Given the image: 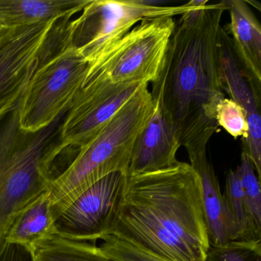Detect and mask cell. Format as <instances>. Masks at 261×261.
I'll list each match as a JSON object with an SVG mask.
<instances>
[{
    "mask_svg": "<svg viewBox=\"0 0 261 261\" xmlns=\"http://www.w3.org/2000/svg\"><path fill=\"white\" fill-rule=\"evenodd\" d=\"M56 20L16 29L0 42V115L10 114L19 105Z\"/></svg>",
    "mask_w": 261,
    "mask_h": 261,
    "instance_id": "10",
    "label": "cell"
},
{
    "mask_svg": "<svg viewBox=\"0 0 261 261\" xmlns=\"http://www.w3.org/2000/svg\"><path fill=\"white\" fill-rule=\"evenodd\" d=\"M110 234L163 261H205L211 245L199 178L190 164L126 175Z\"/></svg>",
    "mask_w": 261,
    "mask_h": 261,
    "instance_id": "2",
    "label": "cell"
},
{
    "mask_svg": "<svg viewBox=\"0 0 261 261\" xmlns=\"http://www.w3.org/2000/svg\"><path fill=\"white\" fill-rule=\"evenodd\" d=\"M36 261H116L96 243L56 234L33 247Z\"/></svg>",
    "mask_w": 261,
    "mask_h": 261,
    "instance_id": "17",
    "label": "cell"
},
{
    "mask_svg": "<svg viewBox=\"0 0 261 261\" xmlns=\"http://www.w3.org/2000/svg\"><path fill=\"white\" fill-rule=\"evenodd\" d=\"M101 250L116 261H163L144 249L116 236L106 235L101 238Z\"/></svg>",
    "mask_w": 261,
    "mask_h": 261,
    "instance_id": "22",
    "label": "cell"
},
{
    "mask_svg": "<svg viewBox=\"0 0 261 261\" xmlns=\"http://www.w3.org/2000/svg\"><path fill=\"white\" fill-rule=\"evenodd\" d=\"M145 84L97 82L82 88L62 120L57 143H51L48 157L56 162L65 149L74 147L79 150Z\"/></svg>",
    "mask_w": 261,
    "mask_h": 261,
    "instance_id": "8",
    "label": "cell"
},
{
    "mask_svg": "<svg viewBox=\"0 0 261 261\" xmlns=\"http://www.w3.org/2000/svg\"><path fill=\"white\" fill-rule=\"evenodd\" d=\"M224 196L236 226L238 240L261 241V227L252 218L236 170L230 169L227 173Z\"/></svg>",
    "mask_w": 261,
    "mask_h": 261,
    "instance_id": "18",
    "label": "cell"
},
{
    "mask_svg": "<svg viewBox=\"0 0 261 261\" xmlns=\"http://www.w3.org/2000/svg\"><path fill=\"white\" fill-rule=\"evenodd\" d=\"M160 4L149 0H90L80 16L70 22L71 43L89 65L141 21L181 16L206 5L207 0H192L178 7Z\"/></svg>",
    "mask_w": 261,
    "mask_h": 261,
    "instance_id": "6",
    "label": "cell"
},
{
    "mask_svg": "<svg viewBox=\"0 0 261 261\" xmlns=\"http://www.w3.org/2000/svg\"><path fill=\"white\" fill-rule=\"evenodd\" d=\"M56 234L53 204L48 192L29 204L9 229L6 241L33 246Z\"/></svg>",
    "mask_w": 261,
    "mask_h": 261,
    "instance_id": "16",
    "label": "cell"
},
{
    "mask_svg": "<svg viewBox=\"0 0 261 261\" xmlns=\"http://www.w3.org/2000/svg\"><path fill=\"white\" fill-rule=\"evenodd\" d=\"M0 261H36L33 248L6 241L0 247Z\"/></svg>",
    "mask_w": 261,
    "mask_h": 261,
    "instance_id": "23",
    "label": "cell"
},
{
    "mask_svg": "<svg viewBox=\"0 0 261 261\" xmlns=\"http://www.w3.org/2000/svg\"><path fill=\"white\" fill-rule=\"evenodd\" d=\"M175 27L172 17L141 21L88 65L82 88L97 82L153 83L161 71Z\"/></svg>",
    "mask_w": 261,
    "mask_h": 261,
    "instance_id": "7",
    "label": "cell"
},
{
    "mask_svg": "<svg viewBox=\"0 0 261 261\" xmlns=\"http://www.w3.org/2000/svg\"><path fill=\"white\" fill-rule=\"evenodd\" d=\"M216 122L233 138H247L248 125L245 111L232 99L224 97L217 105Z\"/></svg>",
    "mask_w": 261,
    "mask_h": 261,
    "instance_id": "21",
    "label": "cell"
},
{
    "mask_svg": "<svg viewBox=\"0 0 261 261\" xmlns=\"http://www.w3.org/2000/svg\"><path fill=\"white\" fill-rule=\"evenodd\" d=\"M241 189L252 218L261 227V192L259 178L247 152L241 153V164L236 169Z\"/></svg>",
    "mask_w": 261,
    "mask_h": 261,
    "instance_id": "19",
    "label": "cell"
},
{
    "mask_svg": "<svg viewBox=\"0 0 261 261\" xmlns=\"http://www.w3.org/2000/svg\"><path fill=\"white\" fill-rule=\"evenodd\" d=\"M218 39L221 88L245 111L248 134L247 138L243 140V151L247 152L260 179L261 89L253 86L243 72L233 53L230 36L222 27Z\"/></svg>",
    "mask_w": 261,
    "mask_h": 261,
    "instance_id": "11",
    "label": "cell"
},
{
    "mask_svg": "<svg viewBox=\"0 0 261 261\" xmlns=\"http://www.w3.org/2000/svg\"><path fill=\"white\" fill-rule=\"evenodd\" d=\"M190 166L199 178L201 201L212 247L238 240V231L230 215L213 166L205 153L189 156Z\"/></svg>",
    "mask_w": 261,
    "mask_h": 261,
    "instance_id": "13",
    "label": "cell"
},
{
    "mask_svg": "<svg viewBox=\"0 0 261 261\" xmlns=\"http://www.w3.org/2000/svg\"><path fill=\"white\" fill-rule=\"evenodd\" d=\"M90 0H0V22L11 29L77 14Z\"/></svg>",
    "mask_w": 261,
    "mask_h": 261,
    "instance_id": "15",
    "label": "cell"
},
{
    "mask_svg": "<svg viewBox=\"0 0 261 261\" xmlns=\"http://www.w3.org/2000/svg\"><path fill=\"white\" fill-rule=\"evenodd\" d=\"M126 175L110 174L87 188L55 215L56 234L96 243L105 236L115 216Z\"/></svg>",
    "mask_w": 261,
    "mask_h": 261,
    "instance_id": "9",
    "label": "cell"
},
{
    "mask_svg": "<svg viewBox=\"0 0 261 261\" xmlns=\"http://www.w3.org/2000/svg\"><path fill=\"white\" fill-rule=\"evenodd\" d=\"M226 10L222 1L180 16L161 71L152 83V100L189 157L205 153L219 127L216 108L225 97L220 79L218 39Z\"/></svg>",
    "mask_w": 261,
    "mask_h": 261,
    "instance_id": "1",
    "label": "cell"
},
{
    "mask_svg": "<svg viewBox=\"0 0 261 261\" xmlns=\"http://www.w3.org/2000/svg\"><path fill=\"white\" fill-rule=\"evenodd\" d=\"M18 108L0 129V247L17 215L48 192L56 178L48 152L68 111L45 129L28 134L19 128Z\"/></svg>",
    "mask_w": 261,
    "mask_h": 261,
    "instance_id": "4",
    "label": "cell"
},
{
    "mask_svg": "<svg viewBox=\"0 0 261 261\" xmlns=\"http://www.w3.org/2000/svg\"><path fill=\"white\" fill-rule=\"evenodd\" d=\"M180 147L161 108L154 102L153 113L137 139L126 175L134 176L174 166L178 162L176 154Z\"/></svg>",
    "mask_w": 261,
    "mask_h": 261,
    "instance_id": "12",
    "label": "cell"
},
{
    "mask_svg": "<svg viewBox=\"0 0 261 261\" xmlns=\"http://www.w3.org/2000/svg\"><path fill=\"white\" fill-rule=\"evenodd\" d=\"M145 84L51 181L48 195L53 216L87 188L114 173L126 174L139 136L153 113Z\"/></svg>",
    "mask_w": 261,
    "mask_h": 261,
    "instance_id": "3",
    "label": "cell"
},
{
    "mask_svg": "<svg viewBox=\"0 0 261 261\" xmlns=\"http://www.w3.org/2000/svg\"><path fill=\"white\" fill-rule=\"evenodd\" d=\"M88 69V62L71 43L70 22L53 24L19 100L21 130L36 134L66 112L82 89Z\"/></svg>",
    "mask_w": 261,
    "mask_h": 261,
    "instance_id": "5",
    "label": "cell"
},
{
    "mask_svg": "<svg viewBox=\"0 0 261 261\" xmlns=\"http://www.w3.org/2000/svg\"><path fill=\"white\" fill-rule=\"evenodd\" d=\"M4 117V116L0 115V119L3 118V117Z\"/></svg>",
    "mask_w": 261,
    "mask_h": 261,
    "instance_id": "24",
    "label": "cell"
},
{
    "mask_svg": "<svg viewBox=\"0 0 261 261\" xmlns=\"http://www.w3.org/2000/svg\"><path fill=\"white\" fill-rule=\"evenodd\" d=\"M230 12L232 48L243 72L253 86L261 89V27L248 3L224 1Z\"/></svg>",
    "mask_w": 261,
    "mask_h": 261,
    "instance_id": "14",
    "label": "cell"
},
{
    "mask_svg": "<svg viewBox=\"0 0 261 261\" xmlns=\"http://www.w3.org/2000/svg\"><path fill=\"white\" fill-rule=\"evenodd\" d=\"M205 261H261V241L235 240L207 250Z\"/></svg>",
    "mask_w": 261,
    "mask_h": 261,
    "instance_id": "20",
    "label": "cell"
}]
</instances>
